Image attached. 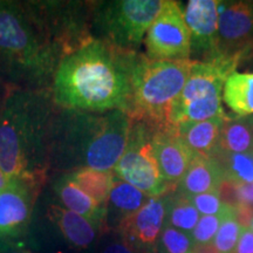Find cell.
Masks as SVG:
<instances>
[{
  "instance_id": "cell-1",
  "label": "cell",
  "mask_w": 253,
  "mask_h": 253,
  "mask_svg": "<svg viewBox=\"0 0 253 253\" xmlns=\"http://www.w3.org/2000/svg\"><path fill=\"white\" fill-rule=\"evenodd\" d=\"M138 52L90 39L60 61L50 93L61 109L128 114Z\"/></svg>"
},
{
  "instance_id": "cell-2",
  "label": "cell",
  "mask_w": 253,
  "mask_h": 253,
  "mask_svg": "<svg viewBox=\"0 0 253 253\" xmlns=\"http://www.w3.org/2000/svg\"><path fill=\"white\" fill-rule=\"evenodd\" d=\"M131 125L122 110L56 108L49 132V171L67 173L82 168L113 171L125 153Z\"/></svg>"
},
{
  "instance_id": "cell-3",
  "label": "cell",
  "mask_w": 253,
  "mask_h": 253,
  "mask_svg": "<svg viewBox=\"0 0 253 253\" xmlns=\"http://www.w3.org/2000/svg\"><path fill=\"white\" fill-rule=\"evenodd\" d=\"M56 108L50 89H9L0 107V168L9 181L45 182Z\"/></svg>"
},
{
  "instance_id": "cell-4",
  "label": "cell",
  "mask_w": 253,
  "mask_h": 253,
  "mask_svg": "<svg viewBox=\"0 0 253 253\" xmlns=\"http://www.w3.org/2000/svg\"><path fill=\"white\" fill-rule=\"evenodd\" d=\"M61 56L26 1L0 0V82L8 89H50Z\"/></svg>"
},
{
  "instance_id": "cell-5",
  "label": "cell",
  "mask_w": 253,
  "mask_h": 253,
  "mask_svg": "<svg viewBox=\"0 0 253 253\" xmlns=\"http://www.w3.org/2000/svg\"><path fill=\"white\" fill-rule=\"evenodd\" d=\"M192 60L156 61L140 53L132 74V90L128 115L160 128L169 126L170 107L184 87Z\"/></svg>"
},
{
  "instance_id": "cell-6",
  "label": "cell",
  "mask_w": 253,
  "mask_h": 253,
  "mask_svg": "<svg viewBox=\"0 0 253 253\" xmlns=\"http://www.w3.org/2000/svg\"><path fill=\"white\" fill-rule=\"evenodd\" d=\"M164 0L90 1V34L120 49L138 52Z\"/></svg>"
},
{
  "instance_id": "cell-7",
  "label": "cell",
  "mask_w": 253,
  "mask_h": 253,
  "mask_svg": "<svg viewBox=\"0 0 253 253\" xmlns=\"http://www.w3.org/2000/svg\"><path fill=\"white\" fill-rule=\"evenodd\" d=\"M61 59L93 39L90 34V2L26 1Z\"/></svg>"
},
{
  "instance_id": "cell-8",
  "label": "cell",
  "mask_w": 253,
  "mask_h": 253,
  "mask_svg": "<svg viewBox=\"0 0 253 253\" xmlns=\"http://www.w3.org/2000/svg\"><path fill=\"white\" fill-rule=\"evenodd\" d=\"M153 131V126L142 121H132L126 150L114 168L113 173L116 178L135 186L148 197L156 198L175 189L161 175L151 144Z\"/></svg>"
},
{
  "instance_id": "cell-9",
  "label": "cell",
  "mask_w": 253,
  "mask_h": 253,
  "mask_svg": "<svg viewBox=\"0 0 253 253\" xmlns=\"http://www.w3.org/2000/svg\"><path fill=\"white\" fill-rule=\"evenodd\" d=\"M144 55L156 61L190 60L191 37L179 2L164 0L160 13L145 33Z\"/></svg>"
},
{
  "instance_id": "cell-10",
  "label": "cell",
  "mask_w": 253,
  "mask_h": 253,
  "mask_svg": "<svg viewBox=\"0 0 253 253\" xmlns=\"http://www.w3.org/2000/svg\"><path fill=\"white\" fill-rule=\"evenodd\" d=\"M253 55V1H220L218 18V59Z\"/></svg>"
},
{
  "instance_id": "cell-11",
  "label": "cell",
  "mask_w": 253,
  "mask_h": 253,
  "mask_svg": "<svg viewBox=\"0 0 253 253\" xmlns=\"http://www.w3.org/2000/svg\"><path fill=\"white\" fill-rule=\"evenodd\" d=\"M220 0H189L184 18L191 37L190 60L209 62L218 59V18Z\"/></svg>"
},
{
  "instance_id": "cell-12",
  "label": "cell",
  "mask_w": 253,
  "mask_h": 253,
  "mask_svg": "<svg viewBox=\"0 0 253 253\" xmlns=\"http://www.w3.org/2000/svg\"><path fill=\"white\" fill-rule=\"evenodd\" d=\"M39 183L12 179L0 191V242H13L26 232Z\"/></svg>"
},
{
  "instance_id": "cell-13",
  "label": "cell",
  "mask_w": 253,
  "mask_h": 253,
  "mask_svg": "<svg viewBox=\"0 0 253 253\" xmlns=\"http://www.w3.org/2000/svg\"><path fill=\"white\" fill-rule=\"evenodd\" d=\"M166 212L164 196L150 198L137 212L126 218L115 232L137 253H156L166 225Z\"/></svg>"
},
{
  "instance_id": "cell-14",
  "label": "cell",
  "mask_w": 253,
  "mask_h": 253,
  "mask_svg": "<svg viewBox=\"0 0 253 253\" xmlns=\"http://www.w3.org/2000/svg\"><path fill=\"white\" fill-rule=\"evenodd\" d=\"M240 62L238 59H216L209 62L194 61L188 80L171 106H181L213 95H223L227 78L236 72Z\"/></svg>"
},
{
  "instance_id": "cell-15",
  "label": "cell",
  "mask_w": 253,
  "mask_h": 253,
  "mask_svg": "<svg viewBox=\"0 0 253 253\" xmlns=\"http://www.w3.org/2000/svg\"><path fill=\"white\" fill-rule=\"evenodd\" d=\"M154 155L161 175L168 184L176 189L191 163L194 154L179 137L177 126L155 128L151 137Z\"/></svg>"
},
{
  "instance_id": "cell-16",
  "label": "cell",
  "mask_w": 253,
  "mask_h": 253,
  "mask_svg": "<svg viewBox=\"0 0 253 253\" xmlns=\"http://www.w3.org/2000/svg\"><path fill=\"white\" fill-rule=\"evenodd\" d=\"M47 216L53 224H55L62 238L72 248L77 250L89 249L97 238L100 225L86 217L72 212L61 205H49Z\"/></svg>"
},
{
  "instance_id": "cell-17",
  "label": "cell",
  "mask_w": 253,
  "mask_h": 253,
  "mask_svg": "<svg viewBox=\"0 0 253 253\" xmlns=\"http://www.w3.org/2000/svg\"><path fill=\"white\" fill-rule=\"evenodd\" d=\"M227 115L177 126L179 137L194 155L211 158L218 151L220 128Z\"/></svg>"
},
{
  "instance_id": "cell-18",
  "label": "cell",
  "mask_w": 253,
  "mask_h": 253,
  "mask_svg": "<svg viewBox=\"0 0 253 253\" xmlns=\"http://www.w3.org/2000/svg\"><path fill=\"white\" fill-rule=\"evenodd\" d=\"M149 199L150 197L144 195L137 188L115 177L108 201L106 203L104 223L116 230L126 218L137 212Z\"/></svg>"
},
{
  "instance_id": "cell-19",
  "label": "cell",
  "mask_w": 253,
  "mask_h": 253,
  "mask_svg": "<svg viewBox=\"0 0 253 253\" xmlns=\"http://www.w3.org/2000/svg\"><path fill=\"white\" fill-rule=\"evenodd\" d=\"M223 176L212 158L194 155L188 170L177 184L176 190L186 197H191L205 192L217 191Z\"/></svg>"
},
{
  "instance_id": "cell-20",
  "label": "cell",
  "mask_w": 253,
  "mask_h": 253,
  "mask_svg": "<svg viewBox=\"0 0 253 253\" xmlns=\"http://www.w3.org/2000/svg\"><path fill=\"white\" fill-rule=\"evenodd\" d=\"M53 190L56 197L59 198L60 203L62 204V208L86 217L100 226L104 224L106 208L95 203L89 196L84 194L78 185L69 181L63 173L53 182Z\"/></svg>"
},
{
  "instance_id": "cell-21",
  "label": "cell",
  "mask_w": 253,
  "mask_h": 253,
  "mask_svg": "<svg viewBox=\"0 0 253 253\" xmlns=\"http://www.w3.org/2000/svg\"><path fill=\"white\" fill-rule=\"evenodd\" d=\"M218 151L232 154L253 151V115L226 116L220 128Z\"/></svg>"
},
{
  "instance_id": "cell-22",
  "label": "cell",
  "mask_w": 253,
  "mask_h": 253,
  "mask_svg": "<svg viewBox=\"0 0 253 253\" xmlns=\"http://www.w3.org/2000/svg\"><path fill=\"white\" fill-rule=\"evenodd\" d=\"M223 100L238 116L253 115V73L233 72L224 84Z\"/></svg>"
},
{
  "instance_id": "cell-23",
  "label": "cell",
  "mask_w": 253,
  "mask_h": 253,
  "mask_svg": "<svg viewBox=\"0 0 253 253\" xmlns=\"http://www.w3.org/2000/svg\"><path fill=\"white\" fill-rule=\"evenodd\" d=\"M63 175L75 185H78L84 194L89 196L97 205L106 208L115 178L113 171L82 168Z\"/></svg>"
},
{
  "instance_id": "cell-24",
  "label": "cell",
  "mask_w": 253,
  "mask_h": 253,
  "mask_svg": "<svg viewBox=\"0 0 253 253\" xmlns=\"http://www.w3.org/2000/svg\"><path fill=\"white\" fill-rule=\"evenodd\" d=\"M166 201V225L189 233L197 225L201 214L186 196L179 194L177 190L164 195Z\"/></svg>"
},
{
  "instance_id": "cell-25",
  "label": "cell",
  "mask_w": 253,
  "mask_h": 253,
  "mask_svg": "<svg viewBox=\"0 0 253 253\" xmlns=\"http://www.w3.org/2000/svg\"><path fill=\"white\" fill-rule=\"evenodd\" d=\"M211 158L219 168L223 179L237 185L253 183V151L242 154L217 151Z\"/></svg>"
},
{
  "instance_id": "cell-26",
  "label": "cell",
  "mask_w": 253,
  "mask_h": 253,
  "mask_svg": "<svg viewBox=\"0 0 253 253\" xmlns=\"http://www.w3.org/2000/svg\"><path fill=\"white\" fill-rule=\"evenodd\" d=\"M195 243L191 235L164 225L157 244L158 253H194Z\"/></svg>"
},
{
  "instance_id": "cell-27",
  "label": "cell",
  "mask_w": 253,
  "mask_h": 253,
  "mask_svg": "<svg viewBox=\"0 0 253 253\" xmlns=\"http://www.w3.org/2000/svg\"><path fill=\"white\" fill-rule=\"evenodd\" d=\"M243 227L236 220L235 211L226 214L221 220L212 244L218 253H233L238 243Z\"/></svg>"
},
{
  "instance_id": "cell-28",
  "label": "cell",
  "mask_w": 253,
  "mask_h": 253,
  "mask_svg": "<svg viewBox=\"0 0 253 253\" xmlns=\"http://www.w3.org/2000/svg\"><path fill=\"white\" fill-rule=\"evenodd\" d=\"M188 198L202 216H218V214H224L235 210L229 205L221 203L219 196H218V190L191 196Z\"/></svg>"
},
{
  "instance_id": "cell-29",
  "label": "cell",
  "mask_w": 253,
  "mask_h": 253,
  "mask_svg": "<svg viewBox=\"0 0 253 253\" xmlns=\"http://www.w3.org/2000/svg\"><path fill=\"white\" fill-rule=\"evenodd\" d=\"M233 211L235 210L224 214H218V216H202L199 218L197 225L191 232V238L194 240L195 245L211 244L217 235V231L219 229L223 218L226 214L232 213Z\"/></svg>"
},
{
  "instance_id": "cell-30",
  "label": "cell",
  "mask_w": 253,
  "mask_h": 253,
  "mask_svg": "<svg viewBox=\"0 0 253 253\" xmlns=\"http://www.w3.org/2000/svg\"><path fill=\"white\" fill-rule=\"evenodd\" d=\"M218 196H219L221 203L229 205V207L236 209L240 205L239 195H238V185L235 183L223 179L218 188Z\"/></svg>"
},
{
  "instance_id": "cell-31",
  "label": "cell",
  "mask_w": 253,
  "mask_h": 253,
  "mask_svg": "<svg viewBox=\"0 0 253 253\" xmlns=\"http://www.w3.org/2000/svg\"><path fill=\"white\" fill-rule=\"evenodd\" d=\"M101 253H137L131 248L121 236L116 232V237L109 240L106 245L103 246Z\"/></svg>"
},
{
  "instance_id": "cell-32",
  "label": "cell",
  "mask_w": 253,
  "mask_h": 253,
  "mask_svg": "<svg viewBox=\"0 0 253 253\" xmlns=\"http://www.w3.org/2000/svg\"><path fill=\"white\" fill-rule=\"evenodd\" d=\"M233 253H253V232L250 227H243Z\"/></svg>"
},
{
  "instance_id": "cell-33",
  "label": "cell",
  "mask_w": 253,
  "mask_h": 253,
  "mask_svg": "<svg viewBox=\"0 0 253 253\" xmlns=\"http://www.w3.org/2000/svg\"><path fill=\"white\" fill-rule=\"evenodd\" d=\"M238 195L240 205H248L253 208V183L238 185Z\"/></svg>"
},
{
  "instance_id": "cell-34",
  "label": "cell",
  "mask_w": 253,
  "mask_h": 253,
  "mask_svg": "<svg viewBox=\"0 0 253 253\" xmlns=\"http://www.w3.org/2000/svg\"><path fill=\"white\" fill-rule=\"evenodd\" d=\"M0 245V253H31L27 249H24L14 242H7V240H1Z\"/></svg>"
},
{
  "instance_id": "cell-35",
  "label": "cell",
  "mask_w": 253,
  "mask_h": 253,
  "mask_svg": "<svg viewBox=\"0 0 253 253\" xmlns=\"http://www.w3.org/2000/svg\"><path fill=\"white\" fill-rule=\"evenodd\" d=\"M194 253H218L212 243L208 245H196Z\"/></svg>"
},
{
  "instance_id": "cell-36",
  "label": "cell",
  "mask_w": 253,
  "mask_h": 253,
  "mask_svg": "<svg viewBox=\"0 0 253 253\" xmlns=\"http://www.w3.org/2000/svg\"><path fill=\"white\" fill-rule=\"evenodd\" d=\"M9 183H11V181H9L8 177L5 175L4 171L1 170V168H0V191L7 188V186L9 185Z\"/></svg>"
},
{
  "instance_id": "cell-37",
  "label": "cell",
  "mask_w": 253,
  "mask_h": 253,
  "mask_svg": "<svg viewBox=\"0 0 253 253\" xmlns=\"http://www.w3.org/2000/svg\"><path fill=\"white\" fill-rule=\"evenodd\" d=\"M9 91V89L6 86H4V84L0 82V107H1L2 102H4L6 95H7V93Z\"/></svg>"
},
{
  "instance_id": "cell-38",
  "label": "cell",
  "mask_w": 253,
  "mask_h": 253,
  "mask_svg": "<svg viewBox=\"0 0 253 253\" xmlns=\"http://www.w3.org/2000/svg\"><path fill=\"white\" fill-rule=\"evenodd\" d=\"M250 230H251L252 232H253V219H252V221H251V224H250Z\"/></svg>"
},
{
  "instance_id": "cell-39",
  "label": "cell",
  "mask_w": 253,
  "mask_h": 253,
  "mask_svg": "<svg viewBox=\"0 0 253 253\" xmlns=\"http://www.w3.org/2000/svg\"><path fill=\"white\" fill-rule=\"evenodd\" d=\"M156 253H158V252H156Z\"/></svg>"
}]
</instances>
